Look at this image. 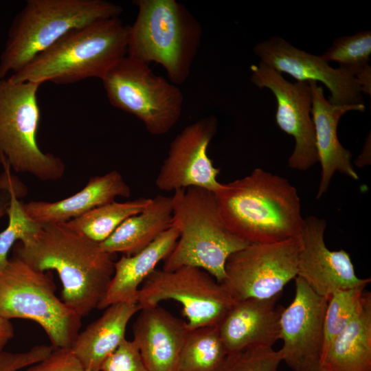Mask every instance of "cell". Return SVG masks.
Segmentation results:
<instances>
[{
    "instance_id": "13",
    "label": "cell",
    "mask_w": 371,
    "mask_h": 371,
    "mask_svg": "<svg viewBox=\"0 0 371 371\" xmlns=\"http://www.w3.org/2000/svg\"><path fill=\"white\" fill-rule=\"evenodd\" d=\"M295 284L294 298L280 319L283 344L278 352L293 371H319L328 299L315 293L299 277Z\"/></svg>"
},
{
    "instance_id": "26",
    "label": "cell",
    "mask_w": 371,
    "mask_h": 371,
    "mask_svg": "<svg viewBox=\"0 0 371 371\" xmlns=\"http://www.w3.org/2000/svg\"><path fill=\"white\" fill-rule=\"evenodd\" d=\"M227 355L217 326L189 329L178 371H219Z\"/></svg>"
},
{
    "instance_id": "9",
    "label": "cell",
    "mask_w": 371,
    "mask_h": 371,
    "mask_svg": "<svg viewBox=\"0 0 371 371\" xmlns=\"http://www.w3.org/2000/svg\"><path fill=\"white\" fill-rule=\"evenodd\" d=\"M101 80L110 104L135 116L153 135L166 134L181 115V91L148 64L126 56Z\"/></svg>"
},
{
    "instance_id": "5",
    "label": "cell",
    "mask_w": 371,
    "mask_h": 371,
    "mask_svg": "<svg viewBox=\"0 0 371 371\" xmlns=\"http://www.w3.org/2000/svg\"><path fill=\"white\" fill-rule=\"evenodd\" d=\"M137 17L128 25L127 56L166 71L169 81L183 83L199 48L202 27L176 0H135Z\"/></svg>"
},
{
    "instance_id": "4",
    "label": "cell",
    "mask_w": 371,
    "mask_h": 371,
    "mask_svg": "<svg viewBox=\"0 0 371 371\" xmlns=\"http://www.w3.org/2000/svg\"><path fill=\"white\" fill-rule=\"evenodd\" d=\"M171 226L179 231L177 243L165 259L163 270L200 268L221 283L229 256L249 243L231 232L223 223L214 192L190 187L171 196Z\"/></svg>"
},
{
    "instance_id": "19",
    "label": "cell",
    "mask_w": 371,
    "mask_h": 371,
    "mask_svg": "<svg viewBox=\"0 0 371 371\" xmlns=\"http://www.w3.org/2000/svg\"><path fill=\"white\" fill-rule=\"evenodd\" d=\"M312 89L311 117L313 119L318 161L322 166V177L317 199L328 190L336 171L355 180L359 179L352 164L351 153L343 147L337 136V126L341 117L347 112H363L365 104L333 105L324 97L322 86L310 81Z\"/></svg>"
},
{
    "instance_id": "23",
    "label": "cell",
    "mask_w": 371,
    "mask_h": 371,
    "mask_svg": "<svg viewBox=\"0 0 371 371\" xmlns=\"http://www.w3.org/2000/svg\"><path fill=\"white\" fill-rule=\"evenodd\" d=\"M319 371H371V293L353 319L322 355Z\"/></svg>"
},
{
    "instance_id": "28",
    "label": "cell",
    "mask_w": 371,
    "mask_h": 371,
    "mask_svg": "<svg viewBox=\"0 0 371 371\" xmlns=\"http://www.w3.org/2000/svg\"><path fill=\"white\" fill-rule=\"evenodd\" d=\"M27 190L25 186L10 190V204L7 214L8 223L0 232V269L7 264L8 254L20 241L25 244L31 240L39 231L41 224L32 220L25 213L19 198L25 196Z\"/></svg>"
},
{
    "instance_id": "29",
    "label": "cell",
    "mask_w": 371,
    "mask_h": 371,
    "mask_svg": "<svg viewBox=\"0 0 371 371\" xmlns=\"http://www.w3.org/2000/svg\"><path fill=\"white\" fill-rule=\"evenodd\" d=\"M366 286L336 292L328 299L324 322L322 355L357 314Z\"/></svg>"
},
{
    "instance_id": "3",
    "label": "cell",
    "mask_w": 371,
    "mask_h": 371,
    "mask_svg": "<svg viewBox=\"0 0 371 371\" xmlns=\"http://www.w3.org/2000/svg\"><path fill=\"white\" fill-rule=\"evenodd\" d=\"M128 35L119 17L98 21L70 32L8 78L41 85L102 80L127 56Z\"/></svg>"
},
{
    "instance_id": "20",
    "label": "cell",
    "mask_w": 371,
    "mask_h": 371,
    "mask_svg": "<svg viewBox=\"0 0 371 371\" xmlns=\"http://www.w3.org/2000/svg\"><path fill=\"white\" fill-rule=\"evenodd\" d=\"M131 193L122 175L112 170L90 178L82 190L65 199L52 202L31 201L23 203V207L27 216L38 223H63L113 202L117 197H129Z\"/></svg>"
},
{
    "instance_id": "15",
    "label": "cell",
    "mask_w": 371,
    "mask_h": 371,
    "mask_svg": "<svg viewBox=\"0 0 371 371\" xmlns=\"http://www.w3.org/2000/svg\"><path fill=\"white\" fill-rule=\"evenodd\" d=\"M326 222L310 216L304 218L299 235L300 249L297 276L317 295L329 299L335 293L367 285L370 278L357 276L349 254L331 251L324 242Z\"/></svg>"
},
{
    "instance_id": "32",
    "label": "cell",
    "mask_w": 371,
    "mask_h": 371,
    "mask_svg": "<svg viewBox=\"0 0 371 371\" xmlns=\"http://www.w3.org/2000/svg\"><path fill=\"white\" fill-rule=\"evenodd\" d=\"M50 345L35 346L22 352H0V371H19L36 364L47 357L54 350Z\"/></svg>"
},
{
    "instance_id": "24",
    "label": "cell",
    "mask_w": 371,
    "mask_h": 371,
    "mask_svg": "<svg viewBox=\"0 0 371 371\" xmlns=\"http://www.w3.org/2000/svg\"><path fill=\"white\" fill-rule=\"evenodd\" d=\"M172 216L171 196L158 194L143 211L125 220L100 245L111 254L134 255L171 227Z\"/></svg>"
},
{
    "instance_id": "31",
    "label": "cell",
    "mask_w": 371,
    "mask_h": 371,
    "mask_svg": "<svg viewBox=\"0 0 371 371\" xmlns=\"http://www.w3.org/2000/svg\"><path fill=\"white\" fill-rule=\"evenodd\" d=\"M100 371H149L132 341L125 339L102 364Z\"/></svg>"
},
{
    "instance_id": "14",
    "label": "cell",
    "mask_w": 371,
    "mask_h": 371,
    "mask_svg": "<svg viewBox=\"0 0 371 371\" xmlns=\"http://www.w3.org/2000/svg\"><path fill=\"white\" fill-rule=\"evenodd\" d=\"M218 120L209 115L186 126L171 142L168 154L155 179L164 192L197 187L217 191L220 169L209 157V145L216 134Z\"/></svg>"
},
{
    "instance_id": "30",
    "label": "cell",
    "mask_w": 371,
    "mask_h": 371,
    "mask_svg": "<svg viewBox=\"0 0 371 371\" xmlns=\"http://www.w3.org/2000/svg\"><path fill=\"white\" fill-rule=\"evenodd\" d=\"M281 362L273 348H250L228 354L219 371H278Z\"/></svg>"
},
{
    "instance_id": "16",
    "label": "cell",
    "mask_w": 371,
    "mask_h": 371,
    "mask_svg": "<svg viewBox=\"0 0 371 371\" xmlns=\"http://www.w3.org/2000/svg\"><path fill=\"white\" fill-rule=\"evenodd\" d=\"M254 52L260 62L297 81L323 83L330 93L328 101L333 105L364 104L356 78L339 67H330L321 56L301 50L279 36L257 43Z\"/></svg>"
},
{
    "instance_id": "21",
    "label": "cell",
    "mask_w": 371,
    "mask_h": 371,
    "mask_svg": "<svg viewBox=\"0 0 371 371\" xmlns=\"http://www.w3.org/2000/svg\"><path fill=\"white\" fill-rule=\"evenodd\" d=\"M139 310L136 302L111 304L78 333L71 349L87 371H100L105 360L126 339L127 325Z\"/></svg>"
},
{
    "instance_id": "18",
    "label": "cell",
    "mask_w": 371,
    "mask_h": 371,
    "mask_svg": "<svg viewBox=\"0 0 371 371\" xmlns=\"http://www.w3.org/2000/svg\"><path fill=\"white\" fill-rule=\"evenodd\" d=\"M188 330L186 322L158 304L139 310L132 341L149 371H178Z\"/></svg>"
},
{
    "instance_id": "6",
    "label": "cell",
    "mask_w": 371,
    "mask_h": 371,
    "mask_svg": "<svg viewBox=\"0 0 371 371\" xmlns=\"http://www.w3.org/2000/svg\"><path fill=\"white\" fill-rule=\"evenodd\" d=\"M122 12L105 0H27L8 30L0 78L17 72L74 30L119 17Z\"/></svg>"
},
{
    "instance_id": "27",
    "label": "cell",
    "mask_w": 371,
    "mask_h": 371,
    "mask_svg": "<svg viewBox=\"0 0 371 371\" xmlns=\"http://www.w3.org/2000/svg\"><path fill=\"white\" fill-rule=\"evenodd\" d=\"M370 54L371 31L368 30L336 38L321 57L328 63L337 62L339 68L356 78L370 68Z\"/></svg>"
},
{
    "instance_id": "34",
    "label": "cell",
    "mask_w": 371,
    "mask_h": 371,
    "mask_svg": "<svg viewBox=\"0 0 371 371\" xmlns=\"http://www.w3.org/2000/svg\"><path fill=\"white\" fill-rule=\"evenodd\" d=\"M11 171L10 168H4L0 175V218L7 214L10 190L25 186Z\"/></svg>"
},
{
    "instance_id": "2",
    "label": "cell",
    "mask_w": 371,
    "mask_h": 371,
    "mask_svg": "<svg viewBox=\"0 0 371 371\" xmlns=\"http://www.w3.org/2000/svg\"><path fill=\"white\" fill-rule=\"evenodd\" d=\"M227 229L249 243H271L300 235L304 222L297 190L262 168L214 192Z\"/></svg>"
},
{
    "instance_id": "10",
    "label": "cell",
    "mask_w": 371,
    "mask_h": 371,
    "mask_svg": "<svg viewBox=\"0 0 371 371\" xmlns=\"http://www.w3.org/2000/svg\"><path fill=\"white\" fill-rule=\"evenodd\" d=\"M166 300L181 304L189 329L218 326L235 302L210 273L191 266L155 269L142 283L137 302L142 309Z\"/></svg>"
},
{
    "instance_id": "25",
    "label": "cell",
    "mask_w": 371,
    "mask_h": 371,
    "mask_svg": "<svg viewBox=\"0 0 371 371\" xmlns=\"http://www.w3.org/2000/svg\"><path fill=\"white\" fill-rule=\"evenodd\" d=\"M152 201L139 198L125 202L115 201L96 207L63 224L89 239L101 243L125 220L143 211Z\"/></svg>"
},
{
    "instance_id": "11",
    "label": "cell",
    "mask_w": 371,
    "mask_h": 371,
    "mask_svg": "<svg viewBox=\"0 0 371 371\" xmlns=\"http://www.w3.org/2000/svg\"><path fill=\"white\" fill-rule=\"evenodd\" d=\"M299 236L271 243H249L233 253L220 283L236 302L279 295L297 276Z\"/></svg>"
},
{
    "instance_id": "22",
    "label": "cell",
    "mask_w": 371,
    "mask_h": 371,
    "mask_svg": "<svg viewBox=\"0 0 371 371\" xmlns=\"http://www.w3.org/2000/svg\"><path fill=\"white\" fill-rule=\"evenodd\" d=\"M171 226L144 249L132 256H122L114 263V273L106 295L98 308L124 302H137L139 285L168 256L179 238Z\"/></svg>"
},
{
    "instance_id": "12",
    "label": "cell",
    "mask_w": 371,
    "mask_h": 371,
    "mask_svg": "<svg viewBox=\"0 0 371 371\" xmlns=\"http://www.w3.org/2000/svg\"><path fill=\"white\" fill-rule=\"evenodd\" d=\"M250 69L251 82L260 89H269L276 99L277 125L295 139L289 166L299 170H308L318 162L311 117L313 95L310 81L289 82L281 73L260 61L252 65Z\"/></svg>"
},
{
    "instance_id": "1",
    "label": "cell",
    "mask_w": 371,
    "mask_h": 371,
    "mask_svg": "<svg viewBox=\"0 0 371 371\" xmlns=\"http://www.w3.org/2000/svg\"><path fill=\"white\" fill-rule=\"evenodd\" d=\"M13 251L36 270L56 271L62 301L81 317L98 308L114 273V254L63 223L41 224L31 240L16 243Z\"/></svg>"
},
{
    "instance_id": "35",
    "label": "cell",
    "mask_w": 371,
    "mask_h": 371,
    "mask_svg": "<svg viewBox=\"0 0 371 371\" xmlns=\"http://www.w3.org/2000/svg\"><path fill=\"white\" fill-rule=\"evenodd\" d=\"M14 335V329L10 319L0 315V352Z\"/></svg>"
},
{
    "instance_id": "7",
    "label": "cell",
    "mask_w": 371,
    "mask_h": 371,
    "mask_svg": "<svg viewBox=\"0 0 371 371\" xmlns=\"http://www.w3.org/2000/svg\"><path fill=\"white\" fill-rule=\"evenodd\" d=\"M0 315L38 324L54 348H71L81 319L56 295L49 271L32 268L13 254L0 269Z\"/></svg>"
},
{
    "instance_id": "33",
    "label": "cell",
    "mask_w": 371,
    "mask_h": 371,
    "mask_svg": "<svg viewBox=\"0 0 371 371\" xmlns=\"http://www.w3.org/2000/svg\"><path fill=\"white\" fill-rule=\"evenodd\" d=\"M25 371H87L71 348H54L42 361Z\"/></svg>"
},
{
    "instance_id": "8",
    "label": "cell",
    "mask_w": 371,
    "mask_h": 371,
    "mask_svg": "<svg viewBox=\"0 0 371 371\" xmlns=\"http://www.w3.org/2000/svg\"><path fill=\"white\" fill-rule=\"evenodd\" d=\"M41 85L0 78V164L43 181H55L65 172L62 159L43 152L37 140Z\"/></svg>"
},
{
    "instance_id": "17",
    "label": "cell",
    "mask_w": 371,
    "mask_h": 371,
    "mask_svg": "<svg viewBox=\"0 0 371 371\" xmlns=\"http://www.w3.org/2000/svg\"><path fill=\"white\" fill-rule=\"evenodd\" d=\"M281 295L236 301L217 326L227 353L256 347L272 348L280 339V319L284 308Z\"/></svg>"
}]
</instances>
